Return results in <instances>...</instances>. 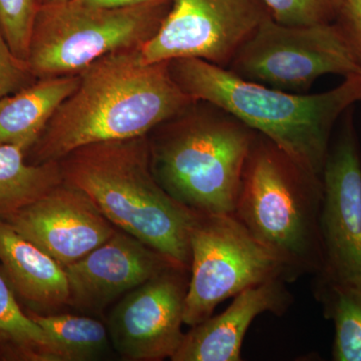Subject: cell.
I'll return each mask as SVG.
<instances>
[{
	"label": "cell",
	"mask_w": 361,
	"mask_h": 361,
	"mask_svg": "<svg viewBox=\"0 0 361 361\" xmlns=\"http://www.w3.org/2000/svg\"><path fill=\"white\" fill-rule=\"evenodd\" d=\"M78 78L33 146L37 163L61 160L96 142L148 135L195 103L169 61L146 63L140 47L106 54Z\"/></svg>",
	"instance_id": "1"
},
{
	"label": "cell",
	"mask_w": 361,
	"mask_h": 361,
	"mask_svg": "<svg viewBox=\"0 0 361 361\" xmlns=\"http://www.w3.org/2000/svg\"><path fill=\"white\" fill-rule=\"evenodd\" d=\"M180 89L212 104L272 142L304 170L322 176L337 121L361 101V75L320 94H292L249 82L199 59L169 61Z\"/></svg>",
	"instance_id": "2"
},
{
	"label": "cell",
	"mask_w": 361,
	"mask_h": 361,
	"mask_svg": "<svg viewBox=\"0 0 361 361\" xmlns=\"http://www.w3.org/2000/svg\"><path fill=\"white\" fill-rule=\"evenodd\" d=\"M59 161L63 180L89 195L116 229L190 270V235L198 214L156 180L148 135L87 145Z\"/></svg>",
	"instance_id": "3"
},
{
	"label": "cell",
	"mask_w": 361,
	"mask_h": 361,
	"mask_svg": "<svg viewBox=\"0 0 361 361\" xmlns=\"http://www.w3.org/2000/svg\"><path fill=\"white\" fill-rule=\"evenodd\" d=\"M151 133L152 171L171 197L198 215L234 214L257 133L202 101Z\"/></svg>",
	"instance_id": "4"
},
{
	"label": "cell",
	"mask_w": 361,
	"mask_h": 361,
	"mask_svg": "<svg viewBox=\"0 0 361 361\" xmlns=\"http://www.w3.org/2000/svg\"><path fill=\"white\" fill-rule=\"evenodd\" d=\"M322 176L304 170L257 133L234 216L283 264L292 281L322 269Z\"/></svg>",
	"instance_id": "5"
},
{
	"label": "cell",
	"mask_w": 361,
	"mask_h": 361,
	"mask_svg": "<svg viewBox=\"0 0 361 361\" xmlns=\"http://www.w3.org/2000/svg\"><path fill=\"white\" fill-rule=\"evenodd\" d=\"M171 0L106 8L68 0L39 4L27 65L39 78L75 75L113 52L137 49L151 39Z\"/></svg>",
	"instance_id": "6"
},
{
	"label": "cell",
	"mask_w": 361,
	"mask_h": 361,
	"mask_svg": "<svg viewBox=\"0 0 361 361\" xmlns=\"http://www.w3.org/2000/svg\"><path fill=\"white\" fill-rule=\"evenodd\" d=\"M191 276L184 323L193 327L227 299L270 280L292 279L286 268L254 238L234 214L198 215L190 235Z\"/></svg>",
	"instance_id": "7"
},
{
	"label": "cell",
	"mask_w": 361,
	"mask_h": 361,
	"mask_svg": "<svg viewBox=\"0 0 361 361\" xmlns=\"http://www.w3.org/2000/svg\"><path fill=\"white\" fill-rule=\"evenodd\" d=\"M238 77L272 89L304 94L326 75H361V66L336 23L284 25L271 16L228 66Z\"/></svg>",
	"instance_id": "8"
},
{
	"label": "cell",
	"mask_w": 361,
	"mask_h": 361,
	"mask_svg": "<svg viewBox=\"0 0 361 361\" xmlns=\"http://www.w3.org/2000/svg\"><path fill=\"white\" fill-rule=\"evenodd\" d=\"M341 123L322 173L323 263L316 285L361 287V156L353 108Z\"/></svg>",
	"instance_id": "9"
},
{
	"label": "cell",
	"mask_w": 361,
	"mask_h": 361,
	"mask_svg": "<svg viewBox=\"0 0 361 361\" xmlns=\"http://www.w3.org/2000/svg\"><path fill=\"white\" fill-rule=\"evenodd\" d=\"M269 16L263 0H171L158 32L140 49L149 63L199 59L227 68Z\"/></svg>",
	"instance_id": "10"
},
{
	"label": "cell",
	"mask_w": 361,
	"mask_h": 361,
	"mask_svg": "<svg viewBox=\"0 0 361 361\" xmlns=\"http://www.w3.org/2000/svg\"><path fill=\"white\" fill-rule=\"evenodd\" d=\"M189 272L173 266L128 292L116 304L106 327L121 360H172L185 336L182 325Z\"/></svg>",
	"instance_id": "11"
},
{
	"label": "cell",
	"mask_w": 361,
	"mask_h": 361,
	"mask_svg": "<svg viewBox=\"0 0 361 361\" xmlns=\"http://www.w3.org/2000/svg\"><path fill=\"white\" fill-rule=\"evenodd\" d=\"M0 219L63 267L84 258L118 230L89 195L65 180Z\"/></svg>",
	"instance_id": "12"
},
{
	"label": "cell",
	"mask_w": 361,
	"mask_h": 361,
	"mask_svg": "<svg viewBox=\"0 0 361 361\" xmlns=\"http://www.w3.org/2000/svg\"><path fill=\"white\" fill-rule=\"evenodd\" d=\"M173 266L180 265L118 229L84 258L66 266L70 306L85 314H101L128 292Z\"/></svg>",
	"instance_id": "13"
},
{
	"label": "cell",
	"mask_w": 361,
	"mask_h": 361,
	"mask_svg": "<svg viewBox=\"0 0 361 361\" xmlns=\"http://www.w3.org/2000/svg\"><path fill=\"white\" fill-rule=\"evenodd\" d=\"M283 279L250 287L234 297L229 307L192 327L172 361H240L252 322L263 313L282 315L293 301Z\"/></svg>",
	"instance_id": "14"
},
{
	"label": "cell",
	"mask_w": 361,
	"mask_h": 361,
	"mask_svg": "<svg viewBox=\"0 0 361 361\" xmlns=\"http://www.w3.org/2000/svg\"><path fill=\"white\" fill-rule=\"evenodd\" d=\"M0 261L14 288L44 311L70 306L65 267L0 219Z\"/></svg>",
	"instance_id": "15"
},
{
	"label": "cell",
	"mask_w": 361,
	"mask_h": 361,
	"mask_svg": "<svg viewBox=\"0 0 361 361\" xmlns=\"http://www.w3.org/2000/svg\"><path fill=\"white\" fill-rule=\"evenodd\" d=\"M78 73L39 78L0 99V145L35 146L61 103L77 89Z\"/></svg>",
	"instance_id": "16"
},
{
	"label": "cell",
	"mask_w": 361,
	"mask_h": 361,
	"mask_svg": "<svg viewBox=\"0 0 361 361\" xmlns=\"http://www.w3.org/2000/svg\"><path fill=\"white\" fill-rule=\"evenodd\" d=\"M18 145H0V218L30 205L63 182L59 161L28 164Z\"/></svg>",
	"instance_id": "17"
},
{
	"label": "cell",
	"mask_w": 361,
	"mask_h": 361,
	"mask_svg": "<svg viewBox=\"0 0 361 361\" xmlns=\"http://www.w3.org/2000/svg\"><path fill=\"white\" fill-rule=\"evenodd\" d=\"M30 316L51 338L59 361L101 360L114 349L108 327L96 318L68 313Z\"/></svg>",
	"instance_id": "18"
},
{
	"label": "cell",
	"mask_w": 361,
	"mask_h": 361,
	"mask_svg": "<svg viewBox=\"0 0 361 361\" xmlns=\"http://www.w3.org/2000/svg\"><path fill=\"white\" fill-rule=\"evenodd\" d=\"M315 294L334 322L332 360L361 361V287L317 284Z\"/></svg>",
	"instance_id": "19"
},
{
	"label": "cell",
	"mask_w": 361,
	"mask_h": 361,
	"mask_svg": "<svg viewBox=\"0 0 361 361\" xmlns=\"http://www.w3.org/2000/svg\"><path fill=\"white\" fill-rule=\"evenodd\" d=\"M0 337L20 346L33 360L59 361L49 336L14 298L6 279L0 274Z\"/></svg>",
	"instance_id": "20"
},
{
	"label": "cell",
	"mask_w": 361,
	"mask_h": 361,
	"mask_svg": "<svg viewBox=\"0 0 361 361\" xmlns=\"http://www.w3.org/2000/svg\"><path fill=\"white\" fill-rule=\"evenodd\" d=\"M39 7L37 0H0V28L13 54L26 63Z\"/></svg>",
	"instance_id": "21"
},
{
	"label": "cell",
	"mask_w": 361,
	"mask_h": 361,
	"mask_svg": "<svg viewBox=\"0 0 361 361\" xmlns=\"http://www.w3.org/2000/svg\"><path fill=\"white\" fill-rule=\"evenodd\" d=\"M271 18L284 25L307 26L336 21L343 0H263Z\"/></svg>",
	"instance_id": "22"
},
{
	"label": "cell",
	"mask_w": 361,
	"mask_h": 361,
	"mask_svg": "<svg viewBox=\"0 0 361 361\" xmlns=\"http://www.w3.org/2000/svg\"><path fill=\"white\" fill-rule=\"evenodd\" d=\"M32 78L27 63L13 54L0 28V99L27 87Z\"/></svg>",
	"instance_id": "23"
},
{
	"label": "cell",
	"mask_w": 361,
	"mask_h": 361,
	"mask_svg": "<svg viewBox=\"0 0 361 361\" xmlns=\"http://www.w3.org/2000/svg\"><path fill=\"white\" fill-rule=\"evenodd\" d=\"M334 23L361 66V0H343Z\"/></svg>",
	"instance_id": "24"
},
{
	"label": "cell",
	"mask_w": 361,
	"mask_h": 361,
	"mask_svg": "<svg viewBox=\"0 0 361 361\" xmlns=\"http://www.w3.org/2000/svg\"><path fill=\"white\" fill-rule=\"evenodd\" d=\"M82 4L106 8H121V7H130L141 6L156 0H80Z\"/></svg>",
	"instance_id": "25"
},
{
	"label": "cell",
	"mask_w": 361,
	"mask_h": 361,
	"mask_svg": "<svg viewBox=\"0 0 361 361\" xmlns=\"http://www.w3.org/2000/svg\"><path fill=\"white\" fill-rule=\"evenodd\" d=\"M68 0H42L40 4H59V2H65Z\"/></svg>",
	"instance_id": "26"
}]
</instances>
